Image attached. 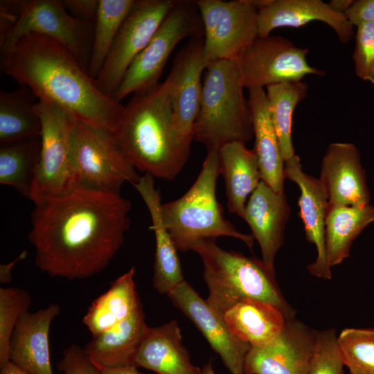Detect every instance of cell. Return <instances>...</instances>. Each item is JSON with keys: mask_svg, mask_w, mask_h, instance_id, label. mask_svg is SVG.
<instances>
[{"mask_svg": "<svg viewBox=\"0 0 374 374\" xmlns=\"http://www.w3.org/2000/svg\"><path fill=\"white\" fill-rule=\"evenodd\" d=\"M101 374H142L135 366H127L118 368H100Z\"/></svg>", "mask_w": 374, "mask_h": 374, "instance_id": "42", "label": "cell"}, {"mask_svg": "<svg viewBox=\"0 0 374 374\" xmlns=\"http://www.w3.org/2000/svg\"><path fill=\"white\" fill-rule=\"evenodd\" d=\"M33 202L28 240L36 267L51 277L82 280L99 274L130 226L131 202L121 194L78 186Z\"/></svg>", "mask_w": 374, "mask_h": 374, "instance_id": "1", "label": "cell"}, {"mask_svg": "<svg viewBox=\"0 0 374 374\" xmlns=\"http://www.w3.org/2000/svg\"><path fill=\"white\" fill-rule=\"evenodd\" d=\"M62 3L66 10L75 19L94 24L99 0H62Z\"/></svg>", "mask_w": 374, "mask_h": 374, "instance_id": "39", "label": "cell"}, {"mask_svg": "<svg viewBox=\"0 0 374 374\" xmlns=\"http://www.w3.org/2000/svg\"><path fill=\"white\" fill-rule=\"evenodd\" d=\"M353 59L356 75L374 84V23L357 26Z\"/></svg>", "mask_w": 374, "mask_h": 374, "instance_id": "37", "label": "cell"}, {"mask_svg": "<svg viewBox=\"0 0 374 374\" xmlns=\"http://www.w3.org/2000/svg\"><path fill=\"white\" fill-rule=\"evenodd\" d=\"M111 133L130 163L153 177L174 179L190 154L174 125L169 76L134 93Z\"/></svg>", "mask_w": 374, "mask_h": 374, "instance_id": "3", "label": "cell"}, {"mask_svg": "<svg viewBox=\"0 0 374 374\" xmlns=\"http://www.w3.org/2000/svg\"><path fill=\"white\" fill-rule=\"evenodd\" d=\"M219 158L228 210L242 217L248 197L262 181L256 154L245 143L234 142L219 150Z\"/></svg>", "mask_w": 374, "mask_h": 374, "instance_id": "26", "label": "cell"}, {"mask_svg": "<svg viewBox=\"0 0 374 374\" xmlns=\"http://www.w3.org/2000/svg\"><path fill=\"white\" fill-rule=\"evenodd\" d=\"M35 109L42 125L41 151L36 177L29 199L66 194L78 187L73 161L72 133L78 120L68 111L44 100Z\"/></svg>", "mask_w": 374, "mask_h": 374, "instance_id": "7", "label": "cell"}, {"mask_svg": "<svg viewBox=\"0 0 374 374\" xmlns=\"http://www.w3.org/2000/svg\"><path fill=\"white\" fill-rule=\"evenodd\" d=\"M195 3L203 25L207 64L237 59L258 37V11L251 0H198Z\"/></svg>", "mask_w": 374, "mask_h": 374, "instance_id": "11", "label": "cell"}, {"mask_svg": "<svg viewBox=\"0 0 374 374\" xmlns=\"http://www.w3.org/2000/svg\"><path fill=\"white\" fill-rule=\"evenodd\" d=\"M315 330L295 318L270 344L250 347L244 374H308L315 345Z\"/></svg>", "mask_w": 374, "mask_h": 374, "instance_id": "14", "label": "cell"}, {"mask_svg": "<svg viewBox=\"0 0 374 374\" xmlns=\"http://www.w3.org/2000/svg\"><path fill=\"white\" fill-rule=\"evenodd\" d=\"M236 60H220L208 63L202 80L193 140L207 150L224 145L245 143L253 136L248 100Z\"/></svg>", "mask_w": 374, "mask_h": 374, "instance_id": "5", "label": "cell"}, {"mask_svg": "<svg viewBox=\"0 0 374 374\" xmlns=\"http://www.w3.org/2000/svg\"><path fill=\"white\" fill-rule=\"evenodd\" d=\"M74 164L78 186L120 194L124 183L139 180L108 130L77 120L72 133Z\"/></svg>", "mask_w": 374, "mask_h": 374, "instance_id": "9", "label": "cell"}, {"mask_svg": "<svg viewBox=\"0 0 374 374\" xmlns=\"http://www.w3.org/2000/svg\"><path fill=\"white\" fill-rule=\"evenodd\" d=\"M168 296L206 339L231 374H244L246 355L251 346L235 337L217 314L186 280Z\"/></svg>", "mask_w": 374, "mask_h": 374, "instance_id": "15", "label": "cell"}, {"mask_svg": "<svg viewBox=\"0 0 374 374\" xmlns=\"http://www.w3.org/2000/svg\"><path fill=\"white\" fill-rule=\"evenodd\" d=\"M269 109L284 161L294 154L292 139L293 114L296 105L306 96L309 85L293 80L266 87Z\"/></svg>", "mask_w": 374, "mask_h": 374, "instance_id": "32", "label": "cell"}, {"mask_svg": "<svg viewBox=\"0 0 374 374\" xmlns=\"http://www.w3.org/2000/svg\"><path fill=\"white\" fill-rule=\"evenodd\" d=\"M35 95L26 86L0 91L1 145L40 136L42 125L35 107Z\"/></svg>", "mask_w": 374, "mask_h": 374, "instance_id": "29", "label": "cell"}, {"mask_svg": "<svg viewBox=\"0 0 374 374\" xmlns=\"http://www.w3.org/2000/svg\"><path fill=\"white\" fill-rule=\"evenodd\" d=\"M28 256L26 250L23 251L15 259L7 264L0 265V283L6 284L10 283L12 280V269L14 266L20 260L25 259Z\"/></svg>", "mask_w": 374, "mask_h": 374, "instance_id": "41", "label": "cell"}, {"mask_svg": "<svg viewBox=\"0 0 374 374\" xmlns=\"http://www.w3.org/2000/svg\"><path fill=\"white\" fill-rule=\"evenodd\" d=\"M222 317L231 332L251 347L272 343L283 332L286 319L275 306L253 299L240 301Z\"/></svg>", "mask_w": 374, "mask_h": 374, "instance_id": "25", "label": "cell"}, {"mask_svg": "<svg viewBox=\"0 0 374 374\" xmlns=\"http://www.w3.org/2000/svg\"><path fill=\"white\" fill-rule=\"evenodd\" d=\"M60 313L59 305L49 304L35 312L23 313L13 330L10 362L30 374H53L49 350V330Z\"/></svg>", "mask_w": 374, "mask_h": 374, "instance_id": "21", "label": "cell"}, {"mask_svg": "<svg viewBox=\"0 0 374 374\" xmlns=\"http://www.w3.org/2000/svg\"><path fill=\"white\" fill-rule=\"evenodd\" d=\"M134 0H99L88 73L99 75L118 32Z\"/></svg>", "mask_w": 374, "mask_h": 374, "instance_id": "33", "label": "cell"}, {"mask_svg": "<svg viewBox=\"0 0 374 374\" xmlns=\"http://www.w3.org/2000/svg\"><path fill=\"white\" fill-rule=\"evenodd\" d=\"M315 345L308 374H344V363L333 328L315 331Z\"/></svg>", "mask_w": 374, "mask_h": 374, "instance_id": "36", "label": "cell"}, {"mask_svg": "<svg viewBox=\"0 0 374 374\" xmlns=\"http://www.w3.org/2000/svg\"><path fill=\"white\" fill-rule=\"evenodd\" d=\"M175 1L134 0L95 79L98 89L113 97L129 66L148 45Z\"/></svg>", "mask_w": 374, "mask_h": 374, "instance_id": "12", "label": "cell"}, {"mask_svg": "<svg viewBox=\"0 0 374 374\" xmlns=\"http://www.w3.org/2000/svg\"><path fill=\"white\" fill-rule=\"evenodd\" d=\"M57 368L63 374H101L84 348L76 344H71L64 350Z\"/></svg>", "mask_w": 374, "mask_h": 374, "instance_id": "38", "label": "cell"}, {"mask_svg": "<svg viewBox=\"0 0 374 374\" xmlns=\"http://www.w3.org/2000/svg\"><path fill=\"white\" fill-rule=\"evenodd\" d=\"M203 30L195 1L175 3L148 45L129 66L113 98L120 102L131 93L159 84L164 66L177 45L183 39L197 37Z\"/></svg>", "mask_w": 374, "mask_h": 374, "instance_id": "8", "label": "cell"}, {"mask_svg": "<svg viewBox=\"0 0 374 374\" xmlns=\"http://www.w3.org/2000/svg\"><path fill=\"white\" fill-rule=\"evenodd\" d=\"M308 51L281 36L258 37L235 59L244 88L301 80L308 75H323L324 71L308 64Z\"/></svg>", "mask_w": 374, "mask_h": 374, "instance_id": "13", "label": "cell"}, {"mask_svg": "<svg viewBox=\"0 0 374 374\" xmlns=\"http://www.w3.org/2000/svg\"><path fill=\"white\" fill-rule=\"evenodd\" d=\"M1 55V69L38 100L53 103L78 121L112 132L125 106L103 93L66 46L48 37L24 35Z\"/></svg>", "mask_w": 374, "mask_h": 374, "instance_id": "2", "label": "cell"}, {"mask_svg": "<svg viewBox=\"0 0 374 374\" xmlns=\"http://www.w3.org/2000/svg\"><path fill=\"white\" fill-rule=\"evenodd\" d=\"M93 28L73 17L60 0H18L17 19L0 39L1 53L21 37L36 33L66 46L88 71Z\"/></svg>", "mask_w": 374, "mask_h": 374, "instance_id": "10", "label": "cell"}, {"mask_svg": "<svg viewBox=\"0 0 374 374\" xmlns=\"http://www.w3.org/2000/svg\"><path fill=\"white\" fill-rule=\"evenodd\" d=\"M148 328L142 305L123 321L92 337L84 350L99 368L132 366Z\"/></svg>", "mask_w": 374, "mask_h": 374, "instance_id": "24", "label": "cell"}, {"mask_svg": "<svg viewBox=\"0 0 374 374\" xmlns=\"http://www.w3.org/2000/svg\"><path fill=\"white\" fill-rule=\"evenodd\" d=\"M135 271L132 267L117 278L89 308L82 323L92 337L117 325L142 306L134 279Z\"/></svg>", "mask_w": 374, "mask_h": 374, "instance_id": "27", "label": "cell"}, {"mask_svg": "<svg viewBox=\"0 0 374 374\" xmlns=\"http://www.w3.org/2000/svg\"><path fill=\"white\" fill-rule=\"evenodd\" d=\"M248 103L255 137L262 181L277 193H284L285 161L271 121L266 91L262 87L249 89Z\"/></svg>", "mask_w": 374, "mask_h": 374, "instance_id": "23", "label": "cell"}, {"mask_svg": "<svg viewBox=\"0 0 374 374\" xmlns=\"http://www.w3.org/2000/svg\"><path fill=\"white\" fill-rule=\"evenodd\" d=\"M319 180L329 205L362 207L371 204L360 152L351 143L335 142L328 146Z\"/></svg>", "mask_w": 374, "mask_h": 374, "instance_id": "17", "label": "cell"}, {"mask_svg": "<svg viewBox=\"0 0 374 374\" xmlns=\"http://www.w3.org/2000/svg\"><path fill=\"white\" fill-rule=\"evenodd\" d=\"M373 222L374 206L371 204L362 207L328 204L325 244L330 268L349 257L354 240Z\"/></svg>", "mask_w": 374, "mask_h": 374, "instance_id": "28", "label": "cell"}, {"mask_svg": "<svg viewBox=\"0 0 374 374\" xmlns=\"http://www.w3.org/2000/svg\"><path fill=\"white\" fill-rule=\"evenodd\" d=\"M207 63L200 37L193 38L178 53L168 76L172 81V107L175 127L188 145L193 141V128L198 114L203 73Z\"/></svg>", "mask_w": 374, "mask_h": 374, "instance_id": "16", "label": "cell"}, {"mask_svg": "<svg viewBox=\"0 0 374 374\" xmlns=\"http://www.w3.org/2000/svg\"><path fill=\"white\" fill-rule=\"evenodd\" d=\"M220 174L219 150H207L202 170L181 197L161 205V216L177 251L192 250L200 241L228 236L239 239L251 249L252 234L239 232L223 215L216 197Z\"/></svg>", "mask_w": 374, "mask_h": 374, "instance_id": "6", "label": "cell"}, {"mask_svg": "<svg viewBox=\"0 0 374 374\" xmlns=\"http://www.w3.org/2000/svg\"><path fill=\"white\" fill-rule=\"evenodd\" d=\"M353 0H331L328 3L333 11L344 15L353 5Z\"/></svg>", "mask_w": 374, "mask_h": 374, "instance_id": "43", "label": "cell"}, {"mask_svg": "<svg viewBox=\"0 0 374 374\" xmlns=\"http://www.w3.org/2000/svg\"><path fill=\"white\" fill-rule=\"evenodd\" d=\"M290 213L285 193L274 191L261 181L249 197L242 217L260 245L262 261L273 270Z\"/></svg>", "mask_w": 374, "mask_h": 374, "instance_id": "19", "label": "cell"}, {"mask_svg": "<svg viewBox=\"0 0 374 374\" xmlns=\"http://www.w3.org/2000/svg\"><path fill=\"white\" fill-rule=\"evenodd\" d=\"M200 374H215L213 368L211 361L208 362L204 366L203 368L201 369Z\"/></svg>", "mask_w": 374, "mask_h": 374, "instance_id": "45", "label": "cell"}, {"mask_svg": "<svg viewBox=\"0 0 374 374\" xmlns=\"http://www.w3.org/2000/svg\"><path fill=\"white\" fill-rule=\"evenodd\" d=\"M285 176L300 188L299 215L307 240L317 249L316 260L308 266V271L314 276L330 279L332 274L327 262L325 244V225L328 208L325 189L319 179L303 171L300 157L297 155L285 161Z\"/></svg>", "mask_w": 374, "mask_h": 374, "instance_id": "18", "label": "cell"}, {"mask_svg": "<svg viewBox=\"0 0 374 374\" xmlns=\"http://www.w3.org/2000/svg\"><path fill=\"white\" fill-rule=\"evenodd\" d=\"M30 295L19 287L0 288V367L10 362V344L21 315L28 311Z\"/></svg>", "mask_w": 374, "mask_h": 374, "instance_id": "35", "label": "cell"}, {"mask_svg": "<svg viewBox=\"0 0 374 374\" xmlns=\"http://www.w3.org/2000/svg\"><path fill=\"white\" fill-rule=\"evenodd\" d=\"M258 11V37L269 36L277 28H299L313 21L328 24L343 44L354 35L353 26L345 15L321 0H269Z\"/></svg>", "mask_w": 374, "mask_h": 374, "instance_id": "20", "label": "cell"}, {"mask_svg": "<svg viewBox=\"0 0 374 374\" xmlns=\"http://www.w3.org/2000/svg\"><path fill=\"white\" fill-rule=\"evenodd\" d=\"M337 339L350 374H374V328H346Z\"/></svg>", "mask_w": 374, "mask_h": 374, "instance_id": "34", "label": "cell"}, {"mask_svg": "<svg viewBox=\"0 0 374 374\" xmlns=\"http://www.w3.org/2000/svg\"><path fill=\"white\" fill-rule=\"evenodd\" d=\"M192 250L203 263L209 292L206 301L220 316L240 301L253 299L275 306L286 320L295 318L277 283L275 270L262 260L224 250L213 240L200 241Z\"/></svg>", "mask_w": 374, "mask_h": 374, "instance_id": "4", "label": "cell"}, {"mask_svg": "<svg viewBox=\"0 0 374 374\" xmlns=\"http://www.w3.org/2000/svg\"><path fill=\"white\" fill-rule=\"evenodd\" d=\"M146 206L151 217L156 244L153 287L159 294H168L184 281L181 266L177 249L163 222L161 201L151 199Z\"/></svg>", "mask_w": 374, "mask_h": 374, "instance_id": "31", "label": "cell"}, {"mask_svg": "<svg viewBox=\"0 0 374 374\" xmlns=\"http://www.w3.org/2000/svg\"><path fill=\"white\" fill-rule=\"evenodd\" d=\"M41 151L40 136L1 145L0 183L29 198Z\"/></svg>", "mask_w": 374, "mask_h": 374, "instance_id": "30", "label": "cell"}, {"mask_svg": "<svg viewBox=\"0 0 374 374\" xmlns=\"http://www.w3.org/2000/svg\"><path fill=\"white\" fill-rule=\"evenodd\" d=\"M1 374H30L14 363L9 362L1 368Z\"/></svg>", "mask_w": 374, "mask_h": 374, "instance_id": "44", "label": "cell"}, {"mask_svg": "<svg viewBox=\"0 0 374 374\" xmlns=\"http://www.w3.org/2000/svg\"><path fill=\"white\" fill-rule=\"evenodd\" d=\"M344 15L353 26L374 23V0L354 1Z\"/></svg>", "mask_w": 374, "mask_h": 374, "instance_id": "40", "label": "cell"}, {"mask_svg": "<svg viewBox=\"0 0 374 374\" xmlns=\"http://www.w3.org/2000/svg\"><path fill=\"white\" fill-rule=\"evenodd\" d=\"M133 365L157 374H200L183 345L176 320L149 327L134 356Z\"/></svg>", "mask_w": 374, "mask_h": 374, "instance_id": "22", "label": "cell"}]
</instances>
